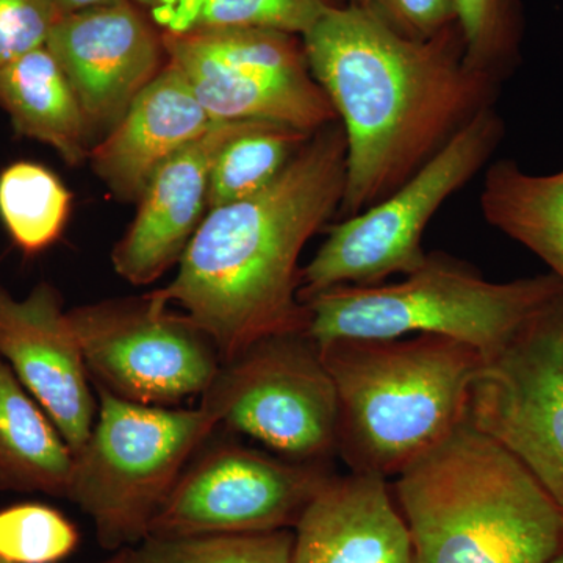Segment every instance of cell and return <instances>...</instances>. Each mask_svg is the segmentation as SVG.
<instances>
[{"label": "cell", "instance_id": "obj_23", "mask_svg": "<svg viewBox=\"0 0 563 563\" xmlns=\"http://www.w3.org/2000/svg\"><path fill=\"white\" fill-rule=\"evenodd\" d=\"M70 207L68 187L40 163L16 162L0 173V220L25 254H38L60 239Z\"/></svg>", "mask_w": 563, "mask_h": 563}, {"label": "cell", "instance_id": "obj_33", "mask_svg": "<svg viewBox=\"0 0 563 563\" xmlns=\"http://www.w3.org/2000/svg\"><path fill=\"white\" fill-rule=\"evenodd\" d=\"M340 3H362L363 0H339Z\"/></svg>", "mask_w": 563, "mask_h": 563}, {"label": "cell", "instance_id": "obj_20", "mask_svg": "<svg viewBox=\"0 0 563 563\" xmlns=\"http://www.w3.org/2000/svg\"><path fill=\"white\" fill-rule=\"evenodd\" d=\"M481 211L492 228L542 258L563 284V169L537 176L510 158L490 163Z\"/></svg>", "mask_w": 563, "mask_h": 563}, {"label": "cell", "instance_id": "obj_7", "mask_svg": "<svg viewBox=\"0 0 563 563\" xmlns=\"http://www.w3.org/2000/svg\"><path fill=\"white\" fill-rule=\"evenodd\" d=\"M504 135L503 118L488 107L387 198L328 228V239L301 268L299 299L342 285H379L393 274L404 277L421 268L429 222L487 168Z\"/></svg>", "mask_w": 563, "mask_h": 563}, {"label": "cell", "instance_id": "obj_31", "mask_svg": "<svg viewBox=\"0 0 563 563\" xmlns=\"http://www.w3.org/2000/svg\"><path fill=\"white\" fill-rule=\"evenodd\" d=\"M133 3H136V5L140 7V9L143 10H150L154 3H157L158 0H132Z\"/></svg>", "mask_w": 563, "mask_h": 563}, {"label": "cell", "instance_id": "obj_10", "mask_svg": "<svg viewBox=\"0 0 563 563\" xmlns=\"http://www.w3.org/2000/svg\"><path fill=\"white\" fill-rule=\"evenodd\" d=\"M96 387L125 401L173 407L202 396L220 372L217 346L185 314L146 295L69 310Z\"/></svg>", "mask_w": 563, "mask_h": 563}, {"label": "cell", "instance_id": "obj_14", "mask_svg": "<svg viewBox=\"0 0 563 563\" xmlns=\"http://www.w3.org/2000/svg\"><path fill=\"white\" fill-rule=\"evenodd\" d=\"M0 357L49 415L73 454L90 437L98 406L60 292L36 285L18 299L0 282Z\"/></svg>", "mask_w": 563, "mask_h": 563}, {"label": "cell", "instance_id": "obj_18", "mask_svg": "<svg viewBox=\"0 0 563 563\" xmlns=\"http://www.w3.org/2000/svg\"><path fill=\"white\" fill-rule=\"evenodd\" d=\"M0 107L18 135L52 147L66 165L79 166L90 157V124L46 46L0 68Z\"/></svg>", "mask_w": 563, "mask_h": 563}, {"label": "cell", "instance_id": "obj_34", "mask_svg": "<svg viewBox=\"0 0 563 563\" xmlns=\"http://www.w3.org/2000/svg\"><path fill=\"white\" fill-rule=\"evenodd\" d=\"M0 563H9V562L2 561V559H0Z\"/></svg>", "mask_w": 563, "mask_h": 563}, {"label": "cell", "instance_id": "obj_27", "mask_svg": "<svg viewBox=\"0 0 563 563\" xmlns=\"http://www.w3.org/2000/svg\"><path fill=\"white\" fill-rule=\"evenodd\" d=\"M62 16L54 0H0V68L46 46Z\"/></svg>", "mask_w": 563, "mask_h": 563}, {"label": "cell", "instance_id": "obj_12", "mask_svg": "<svg viewBox=\"0 0 563 563\" xmlns=\"http://www.w3.org/2000/svg\"><path fill=\"white\" fill-rule=\"evenodd\" d=\"M333 474L332 462H296L240 443L217 444L188 463L150 537L292 529Z\"/></svg>", "mask_w": 563, "mask_h": 563}, {"label": "cell", "instance_id": "obj_30", "mask_svg": "<svg viewBox=\"0 0 563 563\" xmlns=\"http://www.w3.org/2000/svg\"><path fill=\"white\" fill-rule=\"evenodd\" d=\"M101 563H129V548L128 550L120 551V553L113 555V558L109 559V561Z\"/></svg>", "mask_w": 563, "mask_h": 563}, {"label": "cell", "instance_id": "obj_9", "mask_svg": "<svg viewBox=\"0 0 563 563\" xmlns=\"http://www.w3.org/2000/svg\"><path fill=\"white\" fill-rule=\"evenodd\" d=\"M166 57L213 121H266L314 133L336 121L301 36L266 29L162 33Z\"/></svg>", "mask_w": 563, "mask_h": 563}, {"label": "cell", "instance_id": "obj_1", "mask_svg": "<svg viewBox=\"0 0 563 563\" xmlns=\"http://www.w3.org/2000/svg\"><path fill=\"white\" fill-rule=\"evenodd\" d=\"M302 44L346 140L342 220L401 187L477 113L495 107L501 88L466 63L457 24L415 41L385 27L362 3H340Z\"/></svg>", "mask_w": 563, "mask_h": 563}, {"label": "cell", "instance_id": "obj_8", "mask_svg": "<svg viewBox=\"0 0 563 563\" xmlns=\"http://www.w3.org/2000/svg\"><path fill=\"white\" fill-rule=\"evenodd\" d=\"M201 406L233 432L296 462L336 457L339 402L320 346L306 332L269 336L224 362Z\"/></svg>", "mask_w": 563, "mask_h": 563}, {"label": "cell", "instance_id": "obj_2", "mask_svg": "<svg viewBox=\"0 0 563 563\" xmlns=\"http://www.w3.org/2000/svg\"><path fill=\"white\" fill-rule=\"evenodd\" d=\"M344 184L346 140L335 121L314 132L265 190L207 211L176 277L147 298L184 310L222 363L269 336L306 332L299 257L339 214Z\"/></svg>", "mask_w": 563, "mask_h": 563}, {"label": "cell", "instance_id": "obj_15", "mask_svg": "<svg viewBox=\"0 0 563 563\" xmlns=\"http://www.w3.org/2000/svg\"><path fill=\"white\" fill-rule=\"evenodd\" d=\"M247 122H214L206 135L155 172L139 199L135 218L111 251V265L121 279L143 287L179 265L209 210L214 158Z\"/></svg>", "mask_w": 563, "mask_h": 563}, {"label": "cell", "instance_id": "obj_11", "mask_svg": "<svg viewBox=\"0 0 563 563\" xmlns=\"http://www.w3.org/2000/svg\"><path fill=\"white\" fill-rule=\"evenodd\" d=\"M466 422L515 455L563 515V295L484 358Z\"/></svg>", "mask_w": 563, "mask_h": 563}, {"label": "cell", "instance_id": "obj_21", "mask_svg": "<svg viewBox=\"0 0 563 563\" xmlns=\"http://www.w3.org/2000/svg\"><path fill=\"white\" fill-rule=\"evenodd\" d=\"M339 0H158L147 10L168 35L211 29H266L306 35Z\"/></svg>", "mask_w": 563, "mask_h": 563}, {"label": "cell", "instance_id": "obj_17", "mask_svg": "<svg viewBox=\"0 0 563 563\" xmlns=\"http://www.w3.org/2000/svg\"><path fill=\"white\" fill-rule=\"evenodd\" d=\"M292 532V563H415L406 520L376 474H333Z\"/></svg>", "mask_w": 563, "mask_h": 563}, {"label": "cell", "instance_id": "obj_24", "mask_svg": "<svg viewBox=\"0 0 563 563\" xmlns=\"http://www.w3.org/2000/svg\"><path fill=\"white\" fill-rule=\"evenodd\" d=\"M466 63L503 84L521 62L525 13L521 0H453Z\"/></svg>", "mask_w": 563, "mask_h": 563}, {"label": "cell", "instance_id": "obj_3", "mask_svg": "<svg viewBox=\"0 0 563 563\" xmlns=\"http://www.w3.org/2000/svg\"><path fill=\"white\" fill-rule=\"evenodd\" d=\"M395 501L415 563H548L563 547V515L498 442L463 422L396 476Z\"/></svg>", "mask_w": 563, "mask_h": 563}, {"label": "cell", "instance_id": "obj_5", "mask_svg": "<svg viewBox=\"0 0 563 563\" xmlns=\"http://www.w3.org/2000/svg\"><path fill=\"white\" fill-rule=\"evenodd\" d=\"M561 295L562 280L553 273L492 282L468 263L433 251L401 282L342 285L306 299V333L318 346L344 339L431 333L468 344L490 358Z\"/></svg>", "mask_w": 563, "mask_h": 563}, {"label": "cell", "instance_id": "obj_19", "mask_svg": "<svg viewBox=\"0 0 563 563\" xmlns=\"http://www.w3.org/2000/svg\"><path fill=\"white\" fill-rule=\"evenodd\" d=\"M73 466L57 426L0 357V490L66 498Z\"/></svg>", "mask_w": 563, "mask_h": 563}, {"label": "cell", "instance_id": "obj_13", "mask_svg": "<svg viewBox=\"0 0 563 563\" xmlns=\"http://www.w3.org/2000/svg\"><path fill=\"white\" fill-rule=\"evenodd\" d=\"M47 49L65 70L92 132H109L168 62L162 33L132 0L65 14Z\"/></svg>", "mask_w": 563, "mask_h": 563}, {"label": "cell", "instance_id": "obj_29", "mask_svg": "<svg viewBox=\"0 0 563 563\" xmlns=\"http://www.w3.org/2000/svg\"><path fill=\"white\" fill-rule=\"evenodd\" d=\"M63 16L74 11L91 9V7L106 5V3L118 2V0H54Z\"/></svg>", "mask_w": 563, "mask_h": 563}, {"label": "cell", "instance_id": "obj_32", "mask_svg": "<svg viewBox=\"0 0 563 563\" xmlns=\"http://www.w3.org/2000/svg\"><path fill=\"white\" fill-rule=\"evenodd\" d=\"M548 563H563V547L562 550L559 551V553L555 554L554 558L551 559V561Z\"/></svg>", "mask_w": 563, "mask_h": 563}, {"label": "cell", "instance_id": "obj_6", "mask_svg": "<svg viewBox=\"0 0 563 563\" xmlns=\"http://www.w3.org/2000/svg\"><path fill=\"white\" fill-rule=\"evenodd\" d=\"M96 388L98 418L74 454L66 498L90 518L102 548L122 551L150 537L174 485L218 421L202 406H144Z\"/></svg>", "mask_w": 563, "mask_h": 563}, {"label": "cell", "instance_id": "obj_28", "mask_svg": "<svg viewBox=\"0 0 563 563\" xmlns=\"http://www.w3.org/2000/svg\"><path fill=\"white\" fill-rule=\"evenodd\" d=\"M362 5L385 27L415 41L431 40L457 24L453 0H363Z\"/></svg>", "mask_w": 563, "mask_h": 563}, {"label": "cell", "instance_id": "obj_4", "mask_svg": "<svg viewBox=\"0 0 563 563\" xmlns=\"http://www.w3.org/2000/svg\"><path fill=\"white\" fill-rule=\"evenodd\" d=\"M339 402L336 457L350 472L399 476L466 421L484 357L431 333L320 346Z\"/></svg>", "mask_w": 563, "mask_h": 563}, {"label": "cell", "instance_id": "obj_25", "mask_svg": "<svg viewBox=\"0 0 563 563\" xmlns=\"http://www.w3.org/2000/svg\"><path fill=\"white\" fill-rule=\"evenodd\" d=\"M292 529L243 536L147 537L129 563H292Z\"/></svg>", "mask_w": 563, "mask_h": 563}, {"label": "cell", "instance_id": "obj_22", "mask_svg": "<svg viewBox=\"0 0 563 563\" xmlns=\"http://www.w3.org/2000/svg\"><path fill=\"white\" fill-rule=\"evenodd\" d=\"M312 135L276 122H247L214 158L210 174L209 210L242 201L265 190Z\"/></svg>", "mask_w": 563, "mask_h": 563}, {"label": "cell", "instance_id": "obj_16", "mask_svg": "<svg viewBox=\"0 0 563 563\" xmlns=\"http://www.w3.org/2000/svg\"><path fill=\"white\" fill-rule=\"evenodd\" d=\"M172 62L133 99L88 162L114 198L139 202L155 172L214 124Z\"/></svg>", "mask_w": 563, "mask_h": 563}, {"label": "cell", "instance_id": "obj_26", "mask_svg": "<svg viewBox=\"0 0 563 563\" xmlns=\"http://www.w3.org/2000/svg\"><path fill=\"white\" fill-rule=\"evenodd\" d=\"M79 543L68 518L46 504L25 503L0 510V559L9 563H57Z\"/></svg>", "mask_w": 563, "mask_h": 563}]
</instances>
